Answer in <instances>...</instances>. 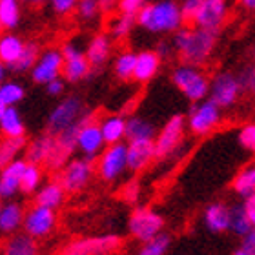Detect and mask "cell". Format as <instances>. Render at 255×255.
<instances>
[{
  "instance_id": "cell-1",
  "label": "cell",
  "mask_w": 255,
  "mask_h": 255,
  "mask_svg": "<svg viewBox=\"0 0 255 255\" xmlns=\"http://www.w3.org/2000/svg\"><path fill=\"white\" fill-rule=\"evenodd\" d=\"M217 42V31L202 29L197 26H186L179 27L173 35V49H175L182 62L201 66L204 64Z\"/></svg>"
},
{
  "instance_id": "cell-2",
  "label": "cell",
  "mask_w": 255,
  "mask_h": 255,
  "mask_svg": "<svg viewBox=\"0 0 255 255\" xmlns=\"http://www.w3.org/2000/svg\"><path fill=\"white\" fill-rule=\"evenodd\" d=\"M138 26L151 33H173L184 26L181 7L173 0H157L146 4L137 15Z\"/></svg>"
},
{
  "instance_id": "cell-3",
  "label": "cell",
  "mask_w": 255,
  "mask_h": 255,
  "mask_svg": "<svg viewBox=\"0 0 255 255\" xmlns=\"http://www.w3.org/2000/svg\"><path fill=\"white\" fill-rule=\"evenodd\" d=\"M171 80L186 95V99L193 102H201L210 93V82H208L206 75L193 64L177 66L171 73Z\"/></svg>"
},
{
  "instance_id": "cell-4",
  "label": "cell",
  "mask_w": 255,
  "mask_h": 255,
  "mask_svg": "<svg viewBox=\"0 0 255 255\" xmlns=\"http://www.w3.org/2000/svg\"><path fill=\"white\" fill-rule=\"evenodd\" d=\"M84 104L79 97H66L59 106H55V110L49 113L48 117V133L51 135H59L66 128L73 126L75 123H79L82 115H84Z\"/></svg>"
},
{
  "instance_id": "cell-5",
  "label": "cell",
  "mask_w": 255,
  "mask_h": 255,
  "mask_svg": "<svg viewBox=\"0 0 255 255\" xmlns=\"http://www.w3.org/2000/svg\"><path fill=\"white\" fill-rule=\"evenodd\" d=\"M162 226H164L162 217L148 208H138L129 217V232L142 243L155 239L160 234Z\"/></svg>"
},
{
  "instance_id": "cell-6",
  "label": "cell",
  "mask_w": 255,
  "mask_h": 255,
  "mask_svg": "<svg viewBox=\"0 0 255 255\" xmlns=\"http://www.w3.org/2000/svg\"><path fill=\"white\" fill-rule=\"evenodd\" d=\"M221 106H217L212 99L202 102H197L195 106L191 108L190 119H188V126L195 135H206L217 126L221 121Z\"/></svg>"
},
{
  "instance_id": "cell-7",
  "label": "cell",
  "mask_w": 255,
  "mask_h": 255,
  "mask_svg": "<svg viewBox=\"0 0 255 255\" xmlns=\"http://www.w3.org/2000/svg\"><path fill=\"white\" fill-rule=\"evenodd\" d=\"M128 168V146L126 144H110L99 159V175L104 181H115Z\"/></svg>"
},
{
  "instance_id": "cell-8",
  "label": "cell",
  "mask_w": 255,
  "mask_h": 255,
  "mask_svg": "<svg viewBox=\"0 0 255 255\" xmlns=\"http://www.w3.org/2000/svg\"><path fill=\"white\" fill-rule=\"evenodd\" d=\"M241 91H243V88L239 84L237 75L228 73V71L215 75L213 80L210 82V99L221 108L232 106L237 101Z\"/></svg>"
},
{
  "instance_id": "cell-9",
  "label": "cell",
  "mask_w": 255,
  "mask_h": 255,
  "mask_svg": "<svg viewBox=\"0 0 255 255\" xmlns=\"http://www.w3.org/2000/svg\"><path fill=\"white\" fill-rule=\"evenodd\" d=\"M121 246L117 235H101V237H88L66 246L62 255H106L115 252Z\"/></svg>"
},
{
  "instance_id": "cell-10",
  "label": "cell",
  "mask_w": 255,
  "mask_h": 255,
  "mask_svg": "<svg viewBox=\"0 0 255 255\" xmlns=\"http://www.w3.org/2000/svg\"><path fill=\"white\" fill-rule=\"evenodd\" d=\"M91 160L93 159H77L71 160L66 168L60 173V184L66 191H75L82 190V188L90 182V177L93 173V168H91Z\"/></svg>"
},
{
  "instance_id": "cell-11",
  "label": "cell",
  "mask_w": 255,
  "mask_h": 255,
  "mask_svg": "<svg viewBox=\"0 0 255 255\" xmlns=\"http://www.w3.org/2000/svg\"><path fill=\"white\" fill-rule=\"evenodd\" d=\"M64 69V55L57 49H48L40 55L38 62L31 69V79L37 84H48L53 79H59Z\"/></svg>"
},
{
  "instance_id": "cell-12",
  "label": "cell",
  "mask_w": 255,
  "mask_h": 255,
  "mask_svg": "<svg viewBox=\"0 0 255 255\" xmlns=\"http://www.w3.org/2000/svg\"><path fill=\"white\" fill-rule=\"evenodd\" d=\"M224 18H226V0H204V4L193 18V26L219 33L221 26L224 24Z\"/></svg>"
},
{
  "instance_id": "cell-13",
  "label": "cell",
  "mask_w": 255,
  "mask_h": 255,
  "mask_svg": "<svg viewBox=\"0 0 255 255\" xmlns=\"http://www.w3.org/2000/svg\"><path fill=\"white\" fill-rule=\"evenodd\" d=\"M182 135H184V117L182 115H173L166 123L159 137L155 138V148H157V157H166L179 146Z\"/></svg>"
},
{
  "instance_id": "cell-14",
  "label": "cell",
  "mask_w": 255,
  "mask_h": 255,
  "mask_svg": "<svg viewBox=\"0 0 255 255\" xmlns=\"http://www.w3.org/2000/svg\"><path fill=\"white\" fill-rule=\"evenodd\" d=\"M64 55V77L69 82H79L90 73L91 64L88 60V55L79 51V48H75L73 44H64L62 48Z\"/></svg>"
},
{
  "instance_id": "cell-15",
  "label": "cell",
  "mask_w": 255,
  "mask_h": 255,
  "mask_svg": "<svg viewBox=\"0 0 255 255\" xmlns=\"http://www.w3.org/2000/svg\"><path fill=\"white\" fill-rule=\"evenodd\" d=\"M53 226H55L53 208H46L37 204L24 217V228L33 237H44V235H48L53 230Z\"/></svg>"
},
{
  "instance_id": "cell-16",
  "label": "cell",
  "mask_w": 255,
  "mask_h": 255,
  "mask_svg": "<svg viewBox=\"0 0 255 255\" xmlns=\"http://www.w3.org/2000/svg\"><path fill=\"white\" fill-rule=\"evenodd\" d=\"M106 144L104 135H102L101 124L93 123V115H91L79 133V149L88 157V159H95V155L102 149V146Z\"/></svg>"
},
{
  "instance_id": "cell-17",
  "label": "cell",
  "mask_w": 255,
  "mask_h": 255,
  "mask_svg": "<svg viewBox=\"0 0 255 255\" xmlns=\"http://www.w3.org/2000/svg\"><path fill=\"white\" fill-rule=\"evenodd\" d=\"M157 157L153 138L129 140L128 144V168L131 171H140Z\"/></svg>"
},
{
  "instance_id": "cell-18",
  "label": "cell",
  "mask_w": 255,
  "mask_h": 255,
  "mask_svg": "<svg viewBox=\"0 0 255 255\" xmlns=\"http://www.w3.org/2000/svg\"><path fill=\"white\" fill-rule=\"evenodd\" d=\"M27 162L22 159H15L13 162L4 166L2 177H0V195L4 199L13 197L18 190H22V175Z\"/></svg>"
},
{
  "instance_id": "cell-19",
  "label": "cell",
  "mask_w": 255,
  "mask_h": 255,
  "mask_svg": "<svg viewBox=\"0 0 255 255\" xmlns=\"http://www.w3.org/2000/svg\"><path fill=\"white\" fill-rule=\"evenodd\" d=\"M160 57L157 51L151 49H144L140 53H137V66H135V75L133 79L137 82H148L157 75L160 66Z\"/></svg>"
},
{
  "instance_id": "cell-20",
  "label": "cell",
  "mask_w": 255,
  "mask_h": 255,
  "mask_svg": "<svg viewBox=\"0 0 255 255\" xmlns=\"http://www.w3.org/2000/svg\"><path fill=\"white\" fill-rule=\"evenodd\" d=\"M55 144H57V137L51 133H46V135H40L38 138H35L27 148V162H35V164L48 162V159L53 153Z\"/></svg>"
},
{
  "instance_id": "cell-21",
  "label": "cell",
  "mask_w": 255,
  "mask_h": 255,
  "mask_svg": "<svg viewBox=\"0 0 255 255\" xmlns=\"http://www.w3.org/2000/svg\"><path fill=\"white\" fill-rule=\"evenodd\" d=\"M0 129L5 137H24L26 128L20 113L13 106H0Z\"/></svg>"
},
{
  "instance_id": "cell-22",
  "label": "cell",
  "mask_w": 255,
  "mask_h": 255,
  "mask_svg": "<svg viewBox=\"0 0 255 255\" xmlns=\"http://www.w3.org/2000/svg\"><path fill=\"white\" fill-rule=\"evenodd\" d=\"M110 49H112L110 35L99 33V35L91 38L90 44H88V49H86V55H88L91 68H101L102 64L108 60V57H110Z\"/></svg>"
},
{
  "instance_id": "cell-23",
  "label": "cell",
  "mask_w": 255,
  "mask_h": 255,
  "mask_svg": "<svg viewBox=\"0 0 255 255\" xmlns=\"http://www.w3.org/2000/svg\"><path fill=\"white\" fill-rule=\"evenodd\" d=\"M204 221H206V226L212 232L219 234V232H224V230L230 228V221H232V210H228L223 204H212L208 206L206 213H204Z\"/></svg>"
},
{
  "instance_id": "cell-24",
  "label": "cell",
  "mask_w": 255,
  "mask_h": 255,
  "mask_svg": "<svg viewBox=\"0 0 255 255\" xmlns=\"http://www.w3.org/2000/svg\"><path fill=\"white\" fill-rule=\"evenodd\" d=\"M2 255H37V245L33 241V235L15 234L7 239Z\"/></svg>"
},
{
  "instance_id": "cell-25",
  "label": "cell",
  "mask_w": 255,
  "mask_h": 255,
  "mask_svg": "<svg viewBox=\"0 0 255 255\" xmlns=\"http://www.w3.org/2000/svg\"><path fill=\"white\" fill-rule=\"evenodd\" d=\"M24 212L22 206L16 202H7L5 206H2L0 210V230L4 234H13L22 223H24Z\"/></svg>"
},
{
  "instance_id": "cell-26",
  "label": "cell",
  "mask_w": 255,
  "mask_h": 255,
  "mask_svg": "<svg viewBox=\"0 0 255 255\" xmlns=\"http://www.w3.org/2000/svg\"><path fill=\"white\" fill-rule=\"evenodd\" d=\"M24 48H26V42L22 38H18L16 35H4L0 38V60L5 66H11L18 60Z\"/></svg>"
},
{
  "instance_id": "cell-27",
  "label": "cell",
  "mask_w": 255,
  "mask_h": 255,
  "mask_svg": "<svg viewBox=\"0 0 255 255\" xmlns=\"http://www.w3.org/2000/svg\"><path fill=\"white\" fill-rule=\"evenodd\" d=\"M101 129L104 135L106 144H117L123 140V137H126V121L119 115H112L101 121Z\"/></svg>"
},
{
  "instance_id": "cell-28",
  "label": "cell",
  "mask_w": 255,
  "mask_h": 255,
  "mask_svg": "<svg viewBox=\"0 0 255 255\" xmlns=\"http://www.w3.org/2000/svg\"><path fill=\"white\" fill-rule=\"evenodd\" d=\"M155 137V126L142 117H131L126 121V138L128 140H144Z\"/></svg>"
},
{
  "instance_id": "cell-29",
  "label": "cell",
  "mask_w": 255,
  "mask_h": 255,
  "mask_svg": "<svg viewBox=\"0 0 255 255\" xmlns=\"http://www.w3.org/2000/svg\"><path fill=\"white\" fill-rule=\"evenodd\" d=\"M20 22L18 0H0V27L15 29Z\"/></svg>"
},
{
  "instance_id": "cell-30",
  "label": "cell",
  "mask_w": 255,
  "mask_h": 255,
  "mask_svg": "<svg viewBox=\"0 0 255 255\" xmlns=\"http://www.w3.org/2000/svg\"><path fill=\"white\" fill-rule=\"evenodd\" d=\"M38 59H40V57H38V44L29 42V44H26V48H24L22 55L18 57V60L13 62L11 66H7V68H9L11 71H15V73H24V71L33 69V66L38 62Z\"/></svg>"
},
{
  "instance_id": "cell-31",
  "label": "cell",
  "mask_w": 255,
  "mask_h": 255,
  "mask_svg": "<svg viewBox=\"0 0 255 255\" xmlns=\"http://www.w3.org/2000/svg\"><path fill=\"white\" fill-rule=\"evenodd\" d=\"M26 148V138L24 137H5L2 146H0V164L4 168L16 159V155Z\"/></svg>"
},
{
  "instance_id": "cell-32",
  "label": "cell",
  "mask_w": 255,
  "mask_h": 255,
  "mask_svg": "<svg viewBox=\"0 0 255 255\" xmlns=\"http://www.w3.org/2000/svg\"><path fill=\"white\" fill-rule=\"evenodd\" d=\"M64 197V188L60 182H49L48 186H44L42 190L38 191L37 195V204L46 208H57L62 202Z\"/></svg>"
},
{
  "instance_id": "cell-33",
  "label": "cell",
  "mask_w": 255,
  "mask_h": 255,
  "mask_svg": "<svg viewBox=\"0 0 255 255\" xmlns=\"http://www.w3.org/2000/svg\"><path fill=\"white\" fill-rule=\"evenodd\" d=\"M135 66H137V53H133V51H123V53L115 59V64H113L115 75H117L121 80L133 79Z\"/></svg>"
},
{
  "instance_id": "cell-34",
  "label": "cell",
  "mask_w": 255,
  "mask_h": 255,
  "mask_svg": "<svg viewBox=\"0 0 255 255\" xmlns=\"http://www.w3.org/2000/svg\"><path fill=\"white\" fill-rule=\"evenodd\" d=\"M137 22V15H126V13H121L119 16H115L110 24V37L112 38H124L128 33L135 27Z\"/></svg>"
},
{
  "instance_id": "cell-35",
  "label": "cell",
  "mask_w": 255,
  "mask_h": 255,
  "mask_svg": "<svg viewBox=\"0 0 255 255\" xmlns=\"http://www.w3.org/2000/svg\"><path fill=\"white\" fill-rule=\"evenodd\" d=\"M234 190L239 193L241 197H248L255 193V166H250L235 177L234 181Z\"/></svg>"
},
{
  "instance_id": "cell-36",
  "label": "cell",
  "mask_w": 255,
  "mask_h": 255,
  "mask_svg": "<svg viewBox=\"0 0 255 255\" xmlns=\"http://www.w3.org/2000/svg\"><path fill=\"white\" fill-rule=\"evenodd\" d=\"M26 95V91L16 82H4L0 86V106H13L20 102Z\"/></svg>"
},
{
  "instance_id": "cell-37",
  "label": "cell",
  "mask_w": 255,
  "mask_h": 255,
  "mask_svg": "<svg viewBox=\"0 0 255 255\" xmlns=\"http://www.w3.org/2000/svg\"><path fill=\"white\" fill-rule=\"evenodd\" d=\"M254 228L250 223V219L246 215L245 206H235L232 208V221H230V230H234V234L243 235L245 237L250 230Z\"/></svg>"
},
{
  "instance_id": "cell-38",
  "label": "cell",
  "mask_w": 255,
  "mask_h": 255,
  "mask_svg": "<svg viewBox=\"0 0 255 255\" xmlns=\"http://www.w3.org/2000/svg\"><path fill=\"white\" fill-rule=\"evenodd\" d=\"M40 179H42V173H40L38 164L27 162L24 175H22V191H26V193L35 191L38 188V184H40Z\"/></svg>"
},
{
  "instance_id": "cell-39",
  "label": "cell",
  "mask_w": 255,
  "mask_h": 255,
  "mask_svg": "<svg viewBox=\"0 0 255 255\" xmlns=\"http://www.w3.org/2000/svg\"><path fill=\"white\" fill-rule=\"evenodd\" d=\"M168 245H170V237L159 234L155 239L148 241L142 246V250L138 252V255H164L166 250H168Z\"/></svg>"
},
{
  "instance_id": "cell-40",
  "label": "cell",
  "mask_w": 255,
  "mask_h": 255,
  "mask_svg": "<svg viewBox=\"0 0 255 255\" xmlns=\"http://www.w3.org/2000/svg\"><path fill=\"white\" fill-rule=\"evenodd\" d=\"M202 4H204V0H182L181 11H182L184 24H190V26H193V18H195L197 11L201 9Z\"/></svg>"
},
{
  "instance_id": "cell-41",
  "label": "cell",
  "mask_w": 255,
  "mask_h": 255,
  "mask_svg": "<svg viewBox=\"0 0 255 255\" xmlns=\"http://www.w3.org/2000/svg\"><path fill=\"white\" fill-rule=\"evenodd\" d=\"M239 144L245 149L255 153V124H246L239 131Z\"/></svg>"
},
{
  "instance_id": "cell-42",
  "label": "cell",
  "mask_w": 255,
  "mask_h": 255,
  "mask_svg": "<svg viewBox=\"0 0 255 255\" xmlns=\"http://www.w3.org/2000/svg\"><path fill=\"white\" fill-rule=\"evenodd\" d=\"M77 11L79 15L84 18V20H91L95 18V15L99 13V0H79V5H77Z\"/></svg>"
},
{
  "instance_id": "cell-43",
  "label": "cell",
  "mask_w": 255,
  "mask_h": 255,
  "mask_svg": "<svg viewBox=\"0 0 255 255\" xmlns=\"http://www.w3.org/2000/svg\"><path fill=\"white\" fill-rule=\"evenodd\" d=\"M148 4V0H119V13L126 15H138L140 9Z\"/></svg>"
},
{
  "instance_id": "cell-44",
  "label": "cell",
  "mask_w": 255,
  "mask_h": 255,
  "mask_svg": "<svg viewBox=\"0 0 255 255\" xmlns=\"http://www.w3.org/2000/svg\"><path fill=\"white\" fill-rule=\"evenodd\" d=\"M77 5H79V0H51V7L59 15H68Z\"/></svg>"
},
{
  "instance_id": "cell-45",
  "label": "cell",
  "mask_w": 255,
  "mask_h": 255,
  "mask_svg": "<svg viewBox=\"0 0 255 255\" xmlns=\"http://www.w3.org/2000/svg\"><path fill=\"white\" fill-rule=\"evenodd\" d=\"M237 79H239V84H241V88H243V91H248V88H250V79H252V64L241 69L239 75H237Z\"/></svg>"
},
{
  "instance_id": "cell-46",
  "label": "cell",
  "mask_w": 255,
  "mask_h": 255,
  "mask_svg": "<svg viewBox=\"0 0 255 255\" xmlns=\"http://www.w3.org/2000/svg\"><path fill=\"white\" fill-rule=\"evenodd\" d=\"M243 206H245V212H246V215H248V219H250L252 226H255V193L246 197V201Z\"/></svg>"
},
{
  "instance_id": "cell-47",
  "label": "cell",
  "mask_w": 255,
  "mask_h": 255,
  "mask_svg": "<svg viewBox=\"0 0 255 255\" xmlns=\"http://www.w3.org/2000/svg\"><path fill=\"white\" fill-rule=\"evenodd\" d=\"M243 250H246L250 255H255V226L245 235V239H243Z\"/></svg>"
},
{
  "instance_id": "cell-48",
  "label": "cell",
  "mask_w": 255,
  "mask_h": 255,
  "mask_svg": "<svg viewBox=\"0 0 255 255\" xmlns=\"http://www.w3.org/2000/svg\"><path fill=\"white\" fill-rule=\"evenodd\" d=\"M115 7H119V0H99V9L102 15H110Z\"/></svg>"
},
{
  "instance_id": "cell-49",
  "label": "cell",
  "mask_w": 255,
  "mask_h": 255,
  "mask_svg": "<svg viewBox=\"0 0 255 255\" xmlns=\"http://www.w3.org/2000/svg\"><path fill=\"white\" fill-rule=\"evenodd\" d=\"M46 90H48L49 95H60L64 90V82L60 79H53L51 82L46 84Z\"/></svg>"
},
{
  "instance_id": "cell-50",
  "label": "cell",
  "mask_w": 255,
  "mask_h": 255,
  "mask_svg": "<svg viewBox=\"0 0 255 255\" xmlns=\"http://www.w3.org/2000/svg\"><path fill=\"white\" fill-rule=\"evenodd\" d=\"M171 48H173V44H170V42H159V46H157V53L160 55V57H170V53H171Z\"/></svg>"
},
{
  "instance_id": "cell-51",
  "label": "cell",
  "mask_w": 255,
  "mask_h": 255,
  "mask_svg": "<svg viewBox=\"0 0 255 255\" xmlns=\"http://www.w3.org/2000/svg\"><path fill=\"white\" fill-rule=\"evenodd\" d=\"M239 4L248 11H254L255 9V0H239Z\"/></svg>"
},
{
  "instance_id": "cell-52",
  "label": "cell",
  "mask_w": 255,
  "mask_h": 255,
  "mask_svg": "<svg viewBox=\"0 0 255 255\" xmlns=\"http://www.w3.org/2000/svg\"><path fill=\"white\" fill-rule=\"evenodd\" d=\"M248 91H252L255 95V64H252V79H250V88Z\"/></svg>"
},
{
  "instance_id": "cell-53",
  "label": "cell",
  "mask_w": 255,
  "mask_h": 255,
  "mask_svg": "<svg viewBox=\"0 0 255 255\" xmlns=\"http://www.w3.org/2000/svg\"><path fill=\"white\" fill-rule=\"evenodd\" d=\"M27 2H31V4H42L44 0H27Z\"/></svg>"
},
{
  "instance_id": "cell-54",
  "label": "cell",
  "mask_w": 255,
  "mask_h": 255,
  "mask_svg": "<svg viewBox=\"0 0 255 255\" xmlns=\"http://www.w3.org/2000/svg\"><path fill=\"white\" fill-rule=\"evenodd\" d=\"M252 55H254V59H255V44H254V49H252Z\"/></svg>"
}]
</instances>
